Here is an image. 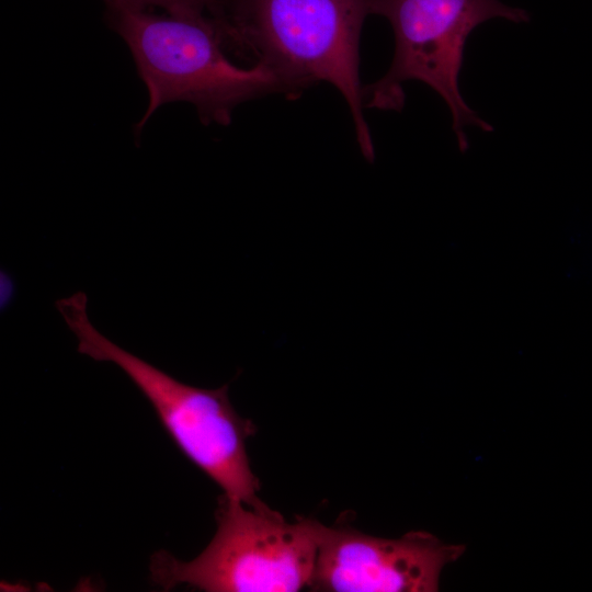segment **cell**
<instances>
[{
    "mask_svg": "<svg viewBox=\"0 0 592 592\" xmlns=\"http://www.w3.org/2000/svg\"><path fill=\"white\" fill-rule=\"evenodd\" d=\"M56 306L78 339V352L116 364L151 403L179 449L226 498L249 506L264 504L247 454V440L255 428L235 410L227 385L204 389L184 384L116 345L91 323L81 292Z\"/></svg>",
    "mask_w": 592,
    "mask_h": 592,
    "instance_id": "3957f363",
    "label": "cell"
},
{
    "mask_svg": "<svg viewBox=\"0 0 592 592\" xmlns=\"http://www.w3.org/2000/svg\"><path fill=\"white\" fill-rule=\"evenodd\" d=\"M464 545L426 532L388 539L349 525L326 526L309 588L330 592H434L444 567Z\"/></svg>",
    "mask_w": 592,
    "mask_h": 592,
    "instance_id": "8992f818",
    "label": "cell"
},
{
    "mask_svg": "<svg viewBox=\"0 0 592 592\" xmlns=\"http://www.w3.org/2000/svg\"><path fill=\"white\" fill-rule=\"evenodd\" d=\"M226 0H201L202 4L210 13H218Z\"/></svg>",
    "mask_w": 592,
    "mask_h": 592,
    "instance_id": "ba28073f",
    "label": "cell"
},
{
    "mask_svg": "<svg viewBox=\"0 0 592 592\" xmlns=\"http://www.w3.org/2000/svg\"><path fill=\"white\" fill-rule=\"evenodd\" d=\"M217 14L227 43L250 52L273 69L286 91L319 81L344 98L363 156L373 161L374 144L364 116L360 39L375 0H226ZM223 4V5H224Z\"/></svg>",
    "mask_w": 592,
    "mask_h": 592,
    "instance_id": "7a4b0ae2",
    "label": "cell"
},
{
    "mask_svg": "<svg viewBox=\"0 0 592 592\" xmlns=\"http://www.w3.org/2000/svg\"><path fill=\"white\" fill-rule=\"evenodd\" d=\"M206 9L152 13L107 7L112 27L134 57L148 91L140 129L159 106L177 101L193 104L204 124L228 125L241 103L270 92H287L277 73L263 62L235 65L219 18Z\"/></svg>",
    "mask_w": 592,
    "mask_h": 592,
    "instance_id": "6da1fadb",
    "label": "cell"
},
{
    "mask_svg": "<svg viewBox=\"0 0 592 592\" xmlns=\"http://www.w3.org/2000/svg\"><path fill=\"white\" fill-rule=\"evenodd\" d=\"M217 530L190 561L166 550L150 558L153 583L207 592H294L311 583L326 525L314 519L287 522L266 504L249 506L225 496Z\"/></svg>",
    "mask_w": 592,
    "mask_h": 592,
    "instance_id": "277c9868",
    "label": "cell"
},
{
    "mask_svg": "<svg viewBox=\"0 0 592 592\" xmlns=\"http://www.w3.org/2000/svg\"><path fill=\"white\" fill-rule=\"evenodd\" d=\"M374 14L384 16L395 37V53L388 71L364 88V104L385 111H400L402 84L419 80L446 103L460 151L468 149L465 128L491 132L460 94L458 77L466 41L480 24L491 19L514 23L530 20L528 13L501 0H375Z\"/></svg>",
    "mask_w": 592,
    "mask_h": 592,
    "instance_id": "5b68a950",
    "label": "cell"
},
{
    "mask_svg": "<svg viewBox=\"0 0 592 592\" xmlns=\"http://www.w3.org/2000/svg\"><path fill=\"white\" fill-rule=\"evenodd\" d=\"M106 7H124L138 10L161 9L163 12H181L205 9L201 0H104Z\"/></svg>",
    "mask_w": 592,
    "mask_h": 592,
    "instance_id": "52a82bcc",
    "label": "cell"
}]
</instances>
